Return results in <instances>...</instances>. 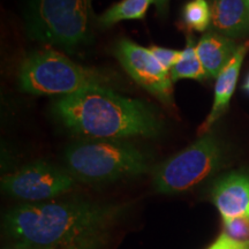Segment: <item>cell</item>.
Wrapping results in <instances>:
<instances>
[{"label":"cell","mask_w":249,"mask_h":249,"mask_svg":"<svg viewBox=\"0 0 249 249\" xmlns=\"http://www.w3.org/2000/svg\"><path fill=\"white\" fill-rule=\"evenodd\" d=\"M123 205L89 201L40 202L15 205L2 218V230L13 244L71 247L107 242Z\"/></svg>","instance_id":"obj_1"},{"label":"cell","mask_w":249,"mask_h":249,"mask_svg":"<svg viewBox=\"0 0 249 249\" xmlns=\"http://www.w3.org/2000/svg\"><path fill=\"white\" fill-rule=\"evenodd\" d=\"M53 111L65 127L93 140L156 138L163 123L144 102L124 97L105 87L62 96Z\"/></svg>","instance_id":"obj_2"},{"label":"cell","mask_w":249,"mask_h":249,"mask_svg":"<svg viewBox=\"0 0 249 249\" xmlns=\"http://www.w3.org/2000/svg\"><path fill=\"white\" fill-rule=\"evenodd\" d=\"M64 160L76 181L88 185L135 178L150 169L149 156L124 140H82L67 147Z\"/></svg>","instance_id":"obj_3"},{"label":"cell","mask_w":249,"mask_h":249,"mask_svg":"<svg viewBox=\"0 0 249 249\" xmlns=\"http://www.w3.org/2000/svg\"><path fill=\"white\" fill-rule=\"evenodd\" d=\"M24 26L31 38L73 52L91 39L90 0H28Z\"/></svg>","instance_id":"obj_4"},{"label":"cell","mask_w":249,"mask_h":249,"mask_svg":"<svg viewBox=\"0 0 249 249\" xmlns=\"http://www.w3.org/2000/svg\"><path fill=\"white\" fill-rule=\"evenodd\" d=\"M18 82L24 92L62 97L93 87H104L105 80L64 54L53 50H42L22 61Z\"/></svg>","instance_id":"obj_5"},{"label":"cell","mask_w":249,"mask_h":249,"mask_svg":"<svg viewBox=\"0 0 249 249\" xmlns=\"http://www.w3.org/2000/svg\"><path fill=\"white\" fill-rule=\"evenodd\" d=\"M223 160V149L213 134L202 135L192 145L172 156L155 170V191L173 195L194 188L213 174Z\"/></svg>","instance_id":"obj_6"},{"label":"cell","mask_w":249,"mask_h":249,"mask_svg":"<svg viewBox=\"0 0 249 249\" xmlns=\"http://www.w3.org/2000/svg\"><path fill=\"white\" fill-rule=\"evenodd\" d=\"M76 180L66 169L45 161H34L1 179L2 191L27 203H40L70 192Z\"/></svg>","instance_id":"obj_7"},{"label":"cell","mask_w":249,"mask_h":249,"mask_svg":"<svg viewBox=\"0 0 249 249\" xmlns=\"http://www.w3.org/2000/svg\"><path fill=\"white\" fill-rule=\"evenodd\" d=\"M116 55L136 83L165 104H172L173 81L170 71L165 70L150 50L124 38L117 43Z\"/></svg>","instance_id":"obj_8"},{"label":"cell","mask_w":249,"mask_h":249,"mask_svg":"<svg viewBox=\"0 0 249 249\" xmlns=\"http://www.w3.org/2000/svg\"><path fill=\"white\" fill-rule=\"evenodd\" d=\"M213 201L223 218L249 217V176L233 172L218 180Z\"/></svg>","instance_id":"obj_9"},{"label":"cell","mask_w":249,"mask_h":249,"mask_svg":"<svg viewBox=\"0 0 249 249\" xmlns=\"http://www.w3.org/2000/svg\"><path fill=\"white\" fill-rule=\"evenodd\" d=\"M248 51L249 42H246L245 44L239 46L234 57L231 59V61L226 65L225 68L217 76L213 110H211L209 116L198 128V135L202 136L204 134L209 133L213 124L229 107V103L231 101L233 91L235 89L236 81H238L239 77V73H240L242 61H244L245 55L247 54Z\"/></svg>","instance_id":"obj_10"},{"label":"cell","mask_w":249,"mask_h":249,"mask_svg":"<svg viewBox=\"0 0 249 249\" xmlns=\"http://www.w3.org/2000/svg\"><path fill=\"white\" fill-rule=\"evenodd\" d=\"M211 21L224 36L244 35L249 28V0H213Z\"/></svg>","instance_id":"obj_11"},{"label":"cell","mask_w":249,"mask_h":249,"mask_svg":"<svg viewBox=\"0 0 249 249\" xmlns=\"http://www.w3.org/2000/svg\"><path fill=\"white\" fill-rule=\"evenodd\" d=\"M238 49L229 37L219 34H205L196 45L198 58L210 77L219 75Z\"/></svg>","instance_id":"obj_12"},{"label":"cell","mask_w":249,"mask_h":249,"mask_svg":"<svg viewBox=\"0 0 249 249\" xmlns=\"http://www.w3.org/2000/svg\"><path fill=\"white\" fill-rule=\"evenodd\" d=\"M173 82L181 79H193L202 81L207 79L208 74L196 52V46L193 44L192 38L187 39V45L183 49L180 60L174 65L170 71Z\"/></svg>","instance_id":"obj_13"},{"label":"cell","mask_w":249,"mask_h":249,"mask_svg":"<svg viewBox=\"0 0 249 249\" xmlns=\"http://www.w3.org/2000/svg\"><path fill=\"white\" fill-rule=\"evenodd\" d=\"M152 0H123L111 8H108L99 18V23L110 27L123 20H136L145 17Z\"/></svg>","instance_id":"obj_14"},{"label":"cell","mask_w":249,"mask_h":249,"mask_svg":"<svg viewBox=\"0 0 249 249\" xmlns=\"http://www.w3.org/2000/svg\"><path fill=\"white\" fill-rule=\"evenodd\" d=\"M211 21V9L207 0H191L183 6L181 28L187 33L204 31Z\"/></svg>","instance_id":"obj_15"},{"label":"cell","mask_w":249,"mask_h":249,"mask_svg":"<svg viewBox=\"0 0 249 249\" xmlns=\"http://www.w3.org/2000/svg\"><path fill=\"white\" fill-rule=\"evenodd\" d=\"M222 234L233 241L249 244V217L223 218Z\"/></svg>","instance_id":"obj_16"},{"label":"cell","mask_w":249,"mask_h":249,"mask_svg":"<svg viewBox=\"0 0 249 249\" xmlns=\"http://www.w3.org/2000/svg\"><path fill=\"white\" fill-rule=\"evenodd\" d=\"M149 50L151 51V53L155 55V58L163 65V67L166 71H171L174 65L180 60L182 55V51H177V50H171V49H165L160 48V46L151 45Z\"/></svg>","instance_id":"obj_17"},{"label":"cell","mask_w":249,"mask_h":249,"mask_svg":"<svg viewBox=\"0 0 249 249\" xmlns=\"http://www.w3.org/2000/svg\"><path fill=\"white\" fill-rule=\"evenodd\" d=\"M105 242H95V244L71 246V247H39V246H28L21 244H13L8 249H102L104 247Z\"/></svg>","instance_id":"obj_18"},{"label":"cell","mask_w":249,"mask_h":249,"mask_svg":"<svg viewBox=\"0 0 249 249\" xmlns=\"http://www.w3.org/2000/svg\"><path fill=\"white\" fill-rule=\"evenodd\" d=\"M208 249H249V244L233 241L224 234H220L217 240Z\"/></svg>","instance_id":"obj_19"},{"label":"cell","mask_w":249,"mask_h":249,"mask_svg":"<svg viewBox=\"0 0 249 249\" xmlns=\"http://www.w3.org/2000/svg\"><path fill=\"white\" fill-rule=\"evenodd\" d=\"M154 4L157 7V11L160 12V14H165L167 9V5H169V0H152Z\"/></svg>","instance_id":"obj_20"},{"label":"cell","mask_w":249,"mask_h":249,"mask_svg":"<svg viewBox=\"0 0 249 249\" xmlns=\"http://www.w3.org/2000/svg\"><path fill=\"white\" fill-rule=\"evenodd\" d=\"M244 88H245L246 91L249 92V75H248V77H247V80H246V83H245Z\"/></svg>","instance_id":"obj_21"}]
</instances>
